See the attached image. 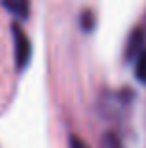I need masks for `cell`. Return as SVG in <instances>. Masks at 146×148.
<instances>
[{"label": "cell", "instance_id": "cell-1", "mask_svg": "<svg viewBox=\"0 0 146 148\" xmlns=\"http://www.w3.org/2000/svg\"><path fill=\"white\" fill-rule=\"evenodd\" d=\"M11 36H13V51H15V68L19 71L28 68L30 60H32V43L30 38L26 36V32L23 30V26L19 23L11 25Z\"/></svg>", "mask_w": 146, "mask_h": 148}, {"label": "cell", "instance_id": "cell-2", "mask_svg": "<svg viewBox=\"0 0 146 148\" xmlns=\"http://www.w3.org/2000/svg\"><path fill=\"white\" fill-rule=\"evenodd\" d=\"M143 49H144V30L135 28L128 40V45H126V56H128V60H135V56Z\"/></svg>", "mask_w": 146, "mask_h": 148}, {"label": "cell", "instance_id": "cell-3", "mask_svg": "<svg viewBox=\"0 0 146 148\" xmlns=\"http://www.w3.org/2000/svg\"><path fill=\"white\" fill-rule=\"evenodd\" d=\"M2 6L19 21H25L30 15V0H2Z\"/></svg>", "mask_w": 146, "mask_h": 148}, {"label": "cell", "instance_id": "cell-4", "mask_svg": "<svg viewBox=\"0 0 146 148\" xmlns=\"http://www.w3.org/2000/svg\"><path fill=\"white\" fill-rule=\"evenodd\" d=\"M135 77L141 83H146V47L135 56Z\"/></svg>", "mask_w": 146, "mask_h": 148}, {"label": "cell", "instance_id": "cell-5", "mask_svg": "<svg viewBox=\"0 0 146 148\" xmlns=\"http://www.w3.org/2000/svg\"><path fill=\"white\" fill-rule=\"evenodd\" d=\"M96 26V17L94 13H92L90 10H84L83 15H81V28L84 30V32H92Z\"/></svg>", "mask_w": 146, "mask_h": 148}, {"label": "cell", "instance_id": "cell-6", "mask_svg": "<svg viewBox=\"0 0 146 148\" xmlns=\"http://www.w3.org/2000/svg\"><path fill=\"white\" fill-rule=\"evenodd\" d=\"M101 146H103V148H124V146H122L120 137H118L116 133H113V131H109V133L103 135Z\"/></svg>", "mask_w": 146, "mask_h": 148}, {"label": "cell", "instance_id": "cell-7", "mask_svg": "<svg viewBox=\"0 0 146 148\" xmlns=\"http://www.w3.org/2000/svg\"><path fill=\"white\" fill-rule=\"evenodd\" d=\"M70 148H88L86 143L77 135H70Z\"/></svg>", "mask_w": 146, "mask_h": 148}]
</instances>
